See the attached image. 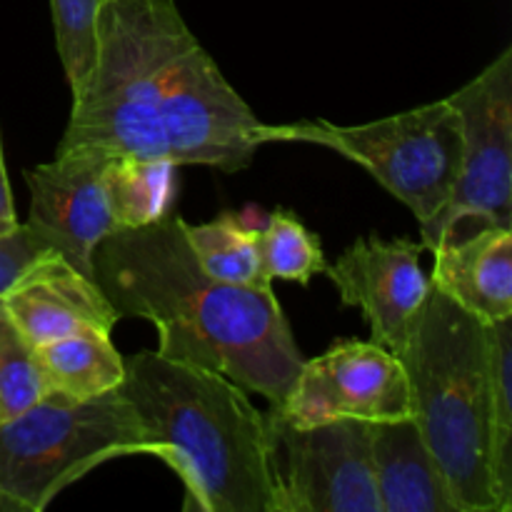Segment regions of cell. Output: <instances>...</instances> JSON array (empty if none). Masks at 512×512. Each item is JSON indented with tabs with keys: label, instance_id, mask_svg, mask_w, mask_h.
<instances>
[{
	"label": "cell",
	"instance_id": "obj_16",
	"mask_svg": "<svg viewBox=\"0 0 512 512\" xmlns=\"http://www.w3.org/2000/svg\"><path fill=\"white\" fill-rule=\"evenodd\" d=\"M103 188L118 230L143 228L173 213L178 165L170 160L113 155L105 165Z\"/></svg>",
	"mask_w": 512,
	"mask_h": 512
},
{
	"label": "cell",
	"instance_id": "obj_22",
	"mask_svg": "<svg viewBox=\"0 0 512 512\" xmlns=\"http://www.w3.org/2000/svg\"><path fill=\"white\" fill-rule=\"evenodd\" d=\"M45 250H50L48 245L25 223H20L13 233L0 235V298L13 285V280Z\"/></svg>",
	"mask_w": 512,
	"mask_h": 512
},
{
	"label": "cell",
	"instance_id": "obj_18",
	"mask_svg": "<svg viewBox=\"0 0 512 512\" xmlns=\"http://www.w3.org/2000/svg\"><path fill=\"white\" fill-rule=\"evenodd\" d=\"M490 330V478L495 512L512 510V318Z\"/></svg>",
	"mask_w": 512,
	"mask_h": 512
},
{
	"label": "cell",
	"instance_id": "obj_14",
	"mask_svg": "<svg viewBox=\"0 0 512 512\" xmlns=\"http://www.w3.org/2000/svg\"><path fill=\"white\" fill-rule=\"evenodd\" d=\"M430 283L483 323L512 318V228L483 225L433 250Z\"/></svg>",
	"mask_w": 512,
	"mask_h": 512
},
{
	"label": "cell",
	"instance_id": "obj_5",
	"mask_svg": "<svg viewBox=\"0 0 512 512\" xmlns=\"http://www.w3.org/2000/svg\"><path fill=\"white\" fill-rule=\"evenodd\" d=\"M128 455L155 458V445L120 388L80 403L43 398L0 420V488L28 512L45 510L75 480Z\"/></svg>",
	"mask_w": 512,
	"mask_h": 512
},
{
	"label": "cell",
	"instance_id": "obj_7",
	"mask_svg": "<svg viewBox=\"0 0 512 512\" xmlns=\"http://www.w3.org/2000/svg\"><path fill=\"white\" fill-rule=\"evenodd\" d=\"M445 100L458 110L463 158L448 205L420 225V245L430 253L465 220L512 228V48Z\"/></svg>",
	"mask_w": 512,
	"mask_h": 512
},
{
	"label": "cell",
	"instance_id": "obj_17",
	"mask_svg": "<svg viewBox=\"0 0 512 512\" xmlns=\"http://www.w3.org/2000/svg\"><path fill=\"white\" fill-rule=\"evenodd\" d=\"M183 235L210 278L240 288L273 290L260 258V230L248 228L238 215L223 213L203 225L183 220Z\"/></svg>",
	"mask_w": 512,
	"mask_h": 512
},
{
	"label": "cell",
	"instance_id": "obj_2",
	"mask_svg": "<svg viewBox=\"0 0 512 512\" xmlns=\"http://www.w3.org/2000/svg\"><path fill=\"white\" fill-rule=\"evenodd\" d=\"M93 278L120 318L158 330V353L203 365L280 408L305 358L273 290L210 278L170 213L108 235L93 253Z\"/></svg>",
	"mask_w": 512,
	"mask_h": 512
},
{
	"label": "cell",
	"instance_id": "obj_23",
	"mask_svg": "<svg viewBox=\"0 0 512 512\" xmlns=\"http://www.w3.org/2000/svg\"><path fill=\"white\" fill-rule=\"evenodd\" d=\"M20 225L18 213H15L13 193H10L8 183V170H5V158H3V138H0V235L13 233Z\"/></svg>",
	"mask_w": 512,
	"mask_h": 512
},
{
	"label": "cell",
	"instance_id": "obj_20",
	"mask_svg": "<svg viewBox=\"0 0 512 512\" xmlns=\"http://www.w3.org/2000/svg\"><path fill=\"white\" fill-rule=\"evenodd\" d=\"M38 400H43L38 348L0 305V420L15 418Z\"/></svg>",
	"mask_w": 512,
	"mask_h": 512
},
{
	"label": "cell",
	"instance_id": "obj_12",
	"mask_svg": "<svg viewBox=\"0 0 512 512\" xmlns=\"http://www.w3.org/2000/svg\"><path fill=\"white\" fill-rule=\"evenodd\" d=\"M0 305L35 348L85 330L113 333L118 323L100 285L55 250L40 253L20 273Z\"/></svg>",
	"mask_w": 512,
	"mask_h": 512
},
{
	"label": "cell",
	"instance_id": "obj_13",
	"mask_svg": "<svg viewBox=\"0 0 512 512\" xmlns=\"http://www.w3.org/2000/svg\"><path fill=\"white\" fill-rule=\"evenodd\" d=\"M380 512H460L413 415L370 423Z\"/></svg>",
	"mask_w": 512,
	"mask_h": 512
},
{
	"label": "cell",
	"instance_id": "obj_11",
	"mask_svg": "<svg viewBox=\"0 0 512 512\" xmlns=\"http://www.w3.org/2000/svg\"><path fill=\"white\" fill-rule=\"evenodd\" d=\"M423 245L410 238L383 240L378 233L355 240L325 268L338 288L340 303L358 308L373 333V343L395 353L428 298V275L420 268Z\"/></svg>",
	"mask_w": 512,
	"mask_h": 512
},
{
	"label": "cell",
	"instance_id": "obj_4",
	"mask_svg": "<svg viewBox=\"0 0 512 512\" xmlns=\"http://www.w3.org/2000/svg\"><path fill=\"white\" fill-rule=\"evenodd\" d=\"M393 355L408 378L410 415L460 512H495L488 323L430 288Z\"/></svg>",
	"mask_w": 512,
	"mask_h": 512
},
{
	"label": "cell",
	"instance_id": "obj_24",
	"mask_svg": "<svg viewBox=\"0 0 512 512\" xmlns=\"http://www.w3.org/2000/svg\"><path fill=\"white\" fill-rule=\"evenodd\" d=\"M0 512H28V510H25L13 495H8L3 488H0Z\"/></svg>",
	"mask_w": 512,
	"mask_h": 512
},
{
	"label": "cell",
	"instance_id": "obj_6",
	"mask_svg": "<svg viewBox=\"0 0 512 512\" xmlns=\"http://www.w3.org/2000/svg\"><path fill=\"white\" fill-rule=\"evenodd\" d=\"M263 143H310L353 160L398 198L420 225L430 223L448 205L463 158L458 110L448 100L363 125L328 120L263 125Z\"/></svg>",
	"mask_w": 512,
	"mask_h": 512
},
{
	"label": "cell",
	"instance_id": "obj_10",
	"mask_svg": "<svg viewBox=\"0 0 512 512\" xmlns=\"http://www.w3.org/2000/svg\"><path fill=\"white\" fill-rule=\"evenodd\" d=\"M113 155L98 150H63L50 163L25 170L30 190L28 228L93 278V253L118 233L103 188L105 165ZM95 280V278H93Z\"/></svg>",
	"mask_w": 512,
	"mask_h": 512
},
{
	"label": "cell",
	"instance_id": "obj_9",
	"mask_svg": "<svg viewBox=\"0 0 512 512\" xmlns=\"http://www.w3.org/2000/svg\"><path fill=\"white\" fill-rule=\"evenodd\" d=\"M293 425L330 420H395L410 415L403 363L373 340H338L318 358L305 360L280 408Z\"/></svg>",
	"mask_w": 512,
	"mask_h": 512
},
{
	"label": "cell",
	"instance_id": "obj_19",
	"mask_svg": "<svg viewBox=\"0 0 512 512\" xmlns=\"http://www.w3.org/2000/svg\"><path fill=\"white\" fill-rule=\"evenodd\" d=\"M260 258L268 278L308 285L318 273H325L323 248L318 235L310 233L293 210L278 208L270 213L260 230Z\"/></svg>",
	"mask_w": 512,
	"mask_h": 512
},
{
	"label": "cell",
	"instance_id": "obj_1",
	"mask_svg": "<svg viewBox=\"0 0 512 512\" xmlns=\"http://www.w3.org/2000/svg\"><path fill=\"white\" fill-rule=\"evenodd\" d=\"M95 63L58 150L210 165L253 163L263 125L198 43L175 0H103Z\"/></svg>",
	"mask_w": 512,
	"mask_h": 512
},
{
	"label": "cell",
	"instance_id": "obj_3",
	"mask_svg": "<svg viewBox=\"0 0 512 512\" xmlns=\"http://www.w3.org/2000/svg\"><path fill=\"white\" fill-rule=\"evenodd\" d=\"M120 393L185 488L183 510L275 512L268 415L245 388L203 365L143 350L125 358Z\"/></svg>",
	"mask_w": 512,
	"mask_h": 512
},
{
	"label": "cell",
	"instance_id": "obj_8",
	"mask_svg": "<svg viewBox=\"0 0 512 512\" xmlns=\"http://www.w3.org/2000/svg\"><path fill=\"white\" fill-rule=\"evenodd\" d=\"M268 430L275 512H380L370 423L293 425L270 408Z\"/></svg>",
	"mask_w": 512,
	"mask_h": 512
},
{
	"label": "cell",
	"instance_id": "obj_15",
	"mask_svg": "<svg viewBox=\"0 0 512 512\" xmlns=\"http://www.w3.org/2000/svg\"><path fill=\"white\" fill-rule=\"evenodd\" d=\"M43 398L80 403L118 390L125 380V358L110 333L68 335L38 348Z\"/></svg>",
	"mask_w": 512,
	"mask_h": 512
},
{
	"label": "cell",
	"instance_id": "obj_21",
	"mask_svg": "<svg viewBox=\"0 0 512 512\" xmlns=\"http://www.w3.org/2000/svg\"><path fill=\"white\" fill-rule=\"evenodd\" d=\"M100 3L103 0H50L55 45L73 93L83 85L95 63Z\"/></svg>",
	"mask_w": 512,
	"mask_h": 512
}]
</instances>
